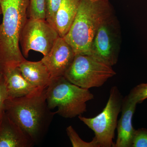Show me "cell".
Segmentation results:
<instances>
[{
    "label": "cell",
    "instance_id": "cell-1",
    "mask_svg": "<svg viewBox=\"0 0 147 147\" xmlns=\"http://www.w3.org/2000/svg\"><path fill=\"white\" fill-rule=\"evenodd\" d=\"M46 88L38 89L22 97L7 98L5 102V112L34 145L42 142L57 114L47 105Z\"/></svg>",
    "mask_w": 147,
    "mask_h": 147
},
{
    "label": "cell",
    "instance_id": "cell-2",
    "mask_svg": "<svg viewBox=\"0 0 147 147\" xmlns=\"http://www.w3.org/2000/svg\"><path fill=\"white\" fill-rule=\"evenodd\" d=\"M30 0H0L3 15L0 25V73L26 60L19 47L22 30L28 20Z\"/></svg>",
    "mask_w": 147,
    "mask_h": 147
},
{
    "label": "cell",
    "instance_id": "cell-3",
    "mask_svg": "<svg viewBox=\"0 0 147 147\" xmlns=\"http://www.w3.org/2000/svg\"><path fill=\"white\" fill-rule=\"evenodd\" d=\"M110 0H81L78 11L63 38L76 55L90 56L96 33L102 23L115 14Z\"/></svg>",
    "mask_w": 147,
    "mask_h": 147
},
{
    "label": "cell",
    "instance_id": "cell-4",
    "mask_svg": "<svg viewBox=\"0 0 147 147\" xmlns=\"http://www.w3.org/2000/svg\"><path fill=\"white\" fill-rule=\"evenodd\" d=\"M46 97L50 110L57 108V114L72 118L86 112V102L93 99L94 96L89 90L72 84L63 76L52 79L46 88Z\"/></svg>",
    "mask_w": 147,
    "mask_h": 147
},
{
    "label": "cell",
    "instance_id": "cell-5",
    "mask_svg": "<svg viewBox=\"0 0 147 147\" xmlns=\"http://www.w3.org/2000/svg\"><path fill=\"white\" fill-rule=\"evenodd\" d=\"M123 99L118 87L114 86L110 90L106 106L100 114L92 118L79 116V119L94 132V139L99 147L114 146L113 139Z\"/></svg>",
    "mask_w": 147,
    "mask_h": 147
},
{
    "label": "cell",
    "instance_id": "cell-6",
    "mask_svg": "<svg viewBox=\"0 0 147 147\" xmlns=\"http://www.w3.org/2000/svg\"><path fill=\"white\" fill-rule=\"evenodd\" d=\"M116 74L112 66L100 62L91 56L76 55L64 76L72 84L89 90L102 86Z\"/></svg>",
    "mask_w": 147,
    "mask_h": 147
},
{
    "label": "cell",
    "instance_id": "cell-7",
    "mask_svg": "<svg viewBox=\"0 0 147 147\" xmlns=\"http://www.w3.org/2000/svg\"><path fill=\"white\" fill-rule=\"evenodd\" d=\"M121 43L120 27L114 14L98 29L92 42L90 56L100 62L113 66L118 61Z\"/></svg>",
    "mask_w": 147,
    "mask_h": 147
},
{
    "label": "cell",
    "instance_id": "cell-8",
    "mask_svg": "<svg viewBox=\"0 0 147 147\" xmlns=\"http://www.w3.org/2000/svg\"><path fill=\"white\" fill-rule=\"evenodd\" d=\"M59 37L56 28L46 19L28 18L20 36L22 53L27 58L31 50L45 56Z\"/></svg>",
    "mask_w": 147,
    "mask_h": 147
},
{
    "label": "cell",
    "instance_id": "cell-9",
    "mask_svg": "<svg viewBox=\"0 0 147 147\" xmlns=\"http://www.w3.org/2000/svg\"><path fill=\"white\" fill-rule=\"evenodd\" d=\"M75 54L63 38L59 37L52 49L41 61L47 67L52 79L64 76L71 65Z\"/></svg>",
    "mask_w": 147,
    "mask_h": 147
},
{
    "label": "cell",
    "instance_id": "cell-10",
    "mask_svg": "<svg viewBox=\"0 0 147 147\" xmlns=\"http://www.w3.org/2000/svg\"><path fill=\"white\" fill-rule=\"evenodd\" d=\"M34 145L4 111L0 118V147H30Z\"/></svg>",
    "mask_w": 147,
    "mask_h": 147
},
{
    "label": "cell",
    "instance_id": "cell-11",
    "mask_svg": "<svg viewBox=\"0 0 147 147\" xmlns=\"http://www.w3.org/2000/svg\"><path fill=\"white\" fill-rule=\"evenodd\" d=\"M135 102L126 96L122 105L121 115L118 121L117 137L113 147H131L132 138L135 129L132 124V119L135 109Z\"/></svg>",
    "mask_w": 147,
    "mask_h": 147
},
{
    "label": "cell",
    "instance_id": "cell-12",
    "mask_svg": "<svg viewBox=\"0 0 147 147\" xmlns=\"http://www.w3.org/2000/svg\"><path fill=\"white\" fill-rule=\"evenodd\" d=\"M18 67L24 78L35 88L46 89L52 80L50 72L41 60L33 62L26 60Z\"/></svg>",
    "mask_w": 147,
    "mask_h": 147
},
{
    "label": "cell",
    "instance_id": "cell-13",
    "mask_svg": "<svg viewBox=\"0 0 147 147\" xmlns=\"http://www.w3.org/2000/svg\"><path fill=\"white\" fill-rule=\"evenodd\" d=\"M1 73L4 78L8 98L22 97L38 89L27 82L21 74L18 66L5 67Z\"/></svg>",
    "mask_w": 147,
    "mask_h": 147
},
{
    "label": "cell",
    "instance_id": "cell-14",
    "mask_svg": "<svg viewBox=\"0 0 147 147\" xmlns=\"http://www.w3.org/2000/svg\"><path fill=\"white\" fill-rule=\"evenodd\" d=\"M81 0H62L56 13L55 28L59 36L63 38L75 19Z\"/></svg>",
    "mask_w": 147,
    "mask_h": 147
},
{
    "label": "cell",
    "instance_id": "cell-15",
    "mask_svg": "<svg viewBox=\"0 0 147 147\" xmlns=\"http://www.w3.org/2000/svg\"><path fill=\"white\" fill-rule=\"evenodd\" d=\"M46 0H30L28 16L33 19H46Z\"/></svg>",
    "mask_w": 147,
    "mask_h": 147
},
{
    "label": "cell",
    "instance_id": "cell-16",
    "mask_svg": "<svg viewBox=\"0 0 147 147\" xmlns=\"http://www.w3.org/2000/svg\"><path fill=\"white\" fill-rule=\"evenodd\" d=\"M66 130L73 147H99L94 137L91 142L83 141L71 125L67 127Z\"/></svg>",
    "mask_w": 147,
    "mask_h": 147
},
{
    "label": "cell",
    "instance_id": "cell-17",
    "mask_svg": "<svg viewBox=\"0 0 147 147\" xmlns=\"http://www.w3.org/2000/svg\"><path fill=\"white\" fill-rule=\"evenodd\" d=\"M127 96L137 104L142 103L147 98V83L140 84L134 87Z\"/></svg>",
    "mask_w": 147,
    "mask_h": 147
},
{
    "label": "cell",
    "instance_id": "cell-18",
    "mask_svg": "<svg viewBox=\"0 0 147 147\" xmlns=\"http://www.w3.org/2000/svg\"><path fill=\"white\" fill-rule=\"evenodd\" d=\"M62 0H46V20L55 28L56 13Z\"/></svg>",
    "mask_w": 147,
    "mask_h": 147
},
{
    "label": "cell",
    "instance_id": "cell-19",
    "mask_svg": "<svg viewBox=\"0 0 147 147\" xmlns=\"http://www.w3.org/2000/svg\"><path fill=\"white\" fill-rule=\"evenodd\" d=\"M131 147H147V129H135Z\"/></svg>",
    "mask_w": 147,
    "mask_h": 147
},
{
    "label": "cell",
    "instance_id": "cell-20",
    "mask_svg": "<svg viewBox=\"0 0 147 147\" xmlns=\"http://www.w3.org/2000/svg\"><path fill=\"white\" fill-rule=\"evenodd\" d=\"M8 98L5 81L3 74L0 73V118L4 112V104Z\"/></svg>",
    "mask_w": 147,
    "mask_h": 147
},
{
    "label": "cell",
    "instance_id": "cell-21",
    "mask_svg": "<svg viewBox=\"0 0 147 147\" xmlns=\"http://www.w3.org/2000/svg\"><path fill=\"white\" fill-rule=\"evenodd\" d=\"M2 14V10L1 7V5H0V15Z\"/></svg>",
    "mask_w": 147,
    "mask_h": 147
}]
</instances>
